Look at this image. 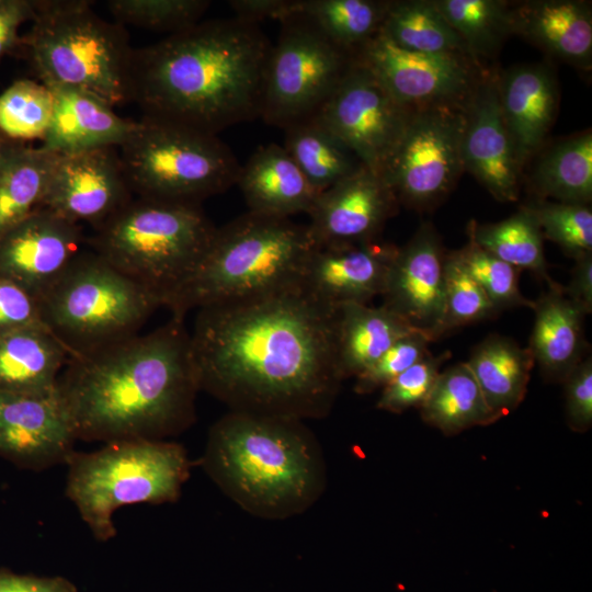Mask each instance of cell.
<instances>
[{
    "label": "cell",
    "instance_id": "40",
    "mask_svg": "<svg viewBox=\"0 0 592 592\" xmlns=\"http://www.w3.org/2000/svg\"><path fill=\"white\" fill-rule=\"evenodd\" d=\"M500 311L467 273L455 251L445 261L444 312L436 338L447 332L494 318Z\"/></svg>",
    "mask_w": 592,
    "mask_h": 592
},
{
    "label": "cell",
    "instance_id": "36",
    "mask_svg": "<svg viewBox=\"0 0 592 592\" xmlns=\"http://www.w3.org/2000/svg\"><path fill=\"white\" fill-rule=\"evenodd\" d=\"M471 61L492 58L512 33L511 4L501 0H433Z\"/></svg>",
    "mask_w": 592,
    "mask_h": 592
},
{
    "label": "cell",
    "instance_id": "10",
    "mask_svg": "<svg viewBox=\"0 0 592 592\" xmlns=\"http://www.w3.org/2000/svg\"><path fill=\"white\" fill-rule=\"evenodd\" d=\"M118 148L132 192L149 200L201 204L235 185L241 166L217 135L144 116Z\"/></svg>",
    "mask_w": 592,
    "mask_h": 592
},
{
    "label": "cell",
    "instance_id": "20",
    "mask_svg": "<svg viewBox=\"0 0 592 592\" xmlns=\"http://www.w3.org/2000/svg\"><path fill=\"white\" fill-rule=\"evenodd\" d=\"M464 171H469L500 202L520 195L522 168L503 121L498 77L480 78L465 111L462 138Z\"/></svg>",
    "mask_w": 592,
    "mask_h": 592
},
{
    "label": "cell",
    "instance_id": "34",
    "mask_svg": "<svg viewBox=\"0 0 592 592\" xmlns=\"http://www.w3.org/2000/svg\"><path fill=\"white\" fill-rule=\"evenodd\" d=\"M379 32L406 50L470 59L460 37L433 0L388 1Z\"/></svg>",
    "mask_w": 592,
    "mask_h": 592
},
{
    "label": "cell",
    "instance_id": "11",
    "mask_svg": "<svg viewBox=\"0 0 592 592\" xmlns=\"http://www.w3.org/2000/svg\"><path fill=\"white\" fill-rule=\"evenodd\" d=\"M263 82L260 118L282 129L314 117L354 62L300 11L280 22Z\"/></svg>",
    "mask_w": 592,
    "mask_h": 592
},
{
    "label": "cell",
    "instance_id": "32",
    "mask_svg": "<svg viewBox=\"0 0 592 592\" xmlns=\"http://www.w3.org/2000/svg\"><path fill=\"white\" fill-rule=\"evenodd\" d=\"M420 412L445 435L497 421L466 362L441 371Z\"/></svg>",
    "mask_w": 592,
    "mask_h": 592
},
{
    "label": "cell",
    "instance_id": "46",
    "mask_svg": "<svg viewBox=\"0 0 592 592\" xmlns=\"http://www.w3.org/2000/svg\"><path fill=\"white\" fill-rule=\"evenodd\" d=\"M42 326L46 327L38 299L20 285L0 278V333Z\"/></svg>",
    "mask_w": 592,
    "mask_h": 592
},
{
    "label": "cell",
    "instance_id": "27",
    "mask_svg": "<svg viewBox=\"0 0 592 592\" xmlns=\"http://www.w3.org/2000/svg\"><path fill=\"white\" fill-rule=\"evenodd\" d=\"M68 357L67 348L47 327L0 333V391L52 392Z\"/></svg>",
    "mask_w": 592,
    "mask_h": 592
},
{
    "label": "cell",
    "instance_id": "5",
    "mask_svg": "<svg viewBox=\"0 0 592 592\" xmlns=\"http://www.w3.org/2000/svg\"><path fill=\"white\" fill-rule=\"evenodd\" d=\"M307 225L247 212L216 228L202 261L168 299L172 316L300 285L316 248Z\"/></svg>",
    "mask_w": 592,
    "mask_h": 592
},
{
    "label": "cell",
    "instance_id": "39",
    "mask_svg": "<svg viewBox=\"0 0 592 592\" xmlns=\"http://www.w3.org/2000/svg\"><path fill=\"white\" fill-rule=\"evenodd\" d=\"M208 0H109L114 21L152 32L175 34L202 21L210 7Z\"/></svg>",
    "mask_w": 592,
    "mask_h": 592
},
{
    "label": "cell",
    "instance_id": "12",
    "mask_svg": "<svg viewBox=\"0 0 592 592\" xmlns=\"http://www.w3.org/2000/svg\"><path fill=\"white\" fill-rule=\"evenodd\" d=\"M467 104L413 111L382 175L399 205L430 209L454 187L464 171L462 138Z\"/></svg>",
    "mask_w": 592,
    "mask_h": 592
},
{
    "label": "cell",
    "instance_id": "6",
    "mask_svg": "<svg viewBox=\"0 0 592 592\" xmlns=\"http://www.w3.org/2000/svg\"><path fill=\"white\" fill-rule=\"evenodd\" d=\"M86 0H34L20 38L39 81L86 91L111 106L128 100L134 47L125 26L99 16Z\"/></svg>",
    "mask_w": 592,
    "mask_h": 592
},
{
    "label": "cell",
    "instance_id": "22",
    "mask_svg": "<svg viewBox=\"0 0 592 592\" xmlns=\"http://www.w3.org/2000/svg\"><path fill=\"white\" fill-rule=\"evenodd\" d=\"M504 124L523 169L542 147L558 107V86L545 64L515 66L498 77Z\"/></svg>",
    "mask_w": 592,
    "mask_h": 592
},
{
    "label": "cell",
    "instance_id": "17",
    "mask_svg": "<svg viewBox=\"0 0 592 592\" xmlns=\"http://www.w3.org/2000/svg\"><path fill=\"white\" fill-rule=\"evenodd\" d=\"M446 254L433 225L423 223L397 248L382 295V305L433 341L444 312Z\"/></svg>",
    "mask_w": 592,
    "mask_h": 592
},
{
    "label": "cell",
    "instance_id": "23",
    "mask_svg": "<svg viewBox=\"0 0 592 592\" xmlns=\"http://www.w3.org/2000/svg\"><path fill=\"white\" fill-rule=\"evenodd\" d=\"M512 33L550 56L588 70L592 65V10L579 0L511 4Z\"/></svg>",
    "mask_w": 592,
    "mask_h": 592
},
{
    "label": "cell",
    "instance_id": "52",
    "mask_svg": "<svg viewBox=\"0 0 592 592\" xmlns=\"http://www.w3.org/2000/svg\"><path fill=\"white\" fill-rule=\"evenodd\" d=\"M2 156V155H1Z\"/></svg>",
    "mask_w": 592,
    "mask_h": 592
},
{
    "label": "cell",
    "instance_id": "15",
    "mask_svg": "<svg viewBox=\"0 0 592 592\" xmlns=\"http://www.w3.org/2000/svg\"><path fill=\"white\" fill-rule=\"evenodd\" d=\"M118 151L100 147L60 153L39 208L94 227L132 200Z\"/></svg>",
    "mask_w": 592,
    "mask_h": 592
},
{
    "label": "cell",
    "instance_id": "19",
    "mask_svg": "<svg viewBox=\"0 0 592 592\" xmlns=\"http://www.w3.org/2000/svg\"><path fill=\"white\" fill-rule=\"evenodd\" d=\"M79 224L38 208L0 238V278L37 299L80 252Z\"/></svg>",
    "mask_w": 592,
    "mask_h": 592
},
{
    "label": "cell",
    "instance_id": "24",
    "mask_svg": "<svg viewBox=\"0 0 592 592\" xmlns=\"http://www.w3.org/2000/svg\"><path fill=\"white\" fill-rule=\"evenodd\" d=\"M54 107L42 147L70 153L100 147H119L136 129L138 121L117 115L99 98L65 86L48 87Z\"/></svg>",
    "mask_w": 592,
    "mask_h": 592
},
{
    "label": "cell",
    "instance_id": "47",
    "mask_svg": "<svg viewBox=\"0 0 592 592\" xmlns=\"http://www.w3.org/2000/svg\"><path fill=\"white\" fill-rule=\"evenodd\" d=\"M34 12V0H0V61L19 49V29L31 21Z\"/></svg>",
    "mask_w": 592,
    "mask_h": 592
},
{
    "label": "cell",
    "instance_id": "18",
    "mask_svg": "<svg viewBox=\"0 0 592 592\" xmlns=\"http://www.w3.org/2000/svg\"><path fill=\"white\" fill-rule=\"evenodd\" d=\"M398 206L385 180L363 166L319 193L307 226L317 246L374 241Z\"/></svg>",
    "mask_w": 592,
    "mask_h": 592
},
{
    "label": "cell",
    "instance_id": "13",
    "mask_svg": "<svg viewBox=\"0 0 592 592\" xmlns=\"http://www.w3.org/2000/svg\"><path fill=\"white\" fill-rule=\"evenodd\" d=\"M412 113L354 59L314 117L364 167L382 177L405 136Z\"/></svg>",
    "mask_w": 592,
    "mask_h": 592
},
{
    "label": "cell",
    "instance_id": "9",
    "mask_svg": "<svg viewBox=\"0 0 592 592\" xmlns=\"http://www.w3.org/2000/svg\"><path fill=\"white\" fill-rule=\"evenodd\" d=\"M38 303L45 326L69 356L136 334L162 306L94 251L79 252Z\"/></svg>",
    "mask_w": 592,
    "mask_h": 592
},
{
    "label": "cell",
    "instance_id": "29",
    "mask_svg": "<svg viewBox=\"0 0 592 592\" xmlns=\"http://www.w3.org/2000/svg\"><path fill=\"white\" fill-rule=\"evenodd\" d=\"M466 364L499 420L523 401L535 362L528 348L511 338L490 334L474 348Z\"/></svg>",
    "mask_w": 592,
    "mask_h": 592
},
{
    "label": "cell",
    "instance_id": "8",
    "mask_svg": "<svg viewBox=\"0 0 592 592\" xmlns=\"http://www.w3.org/2000/svg\"><path fill=\"white\" fill-rule=\"evenodd\" d=\"M66 496L99 542L116 535L113 514L124 505L179 499L190 476L185 448L167 440H122L76 452L67 464Z\"/></svg>",
    "mask_w": 592,
    "mask_h": 592
},
{
    "label": "cell",
    "instance_id": "41",
    "mask_svg": "<svg viewBox=\"0 0 592 592\" xmlns=\"http://www.w3.org/2000/svg\"><path fill=\"white\" fill-rule=\"evenodd\" d=\"M467 235V243L455 253L494 307L500 312L516 307L532 308L533 300L525 298L520 289L521 271L480 247Z\"/></svg>",
    "mask_w": 592,
    "mask_h": 592
},
{
    "label": "cell",
    "instance_id": "1",
    "mask_svg": "<svg viewBox=\"0 0 592 592\" xmlns=\"http://www.w3.org/2000/svg\"><path fill=\"white\" fill-rule=\"evenodd\" d=\"M338 314L301 285L197 309L190 335L200 389L232 411L327 417L343 380Z\"/></svg>",
    "mask_w": 592,
    "mask_h": 592
},
{
    "label": "cell",
    "instance_id": "30",
    "mask_svg": "<svg viewBox=\"0 0 592 592\" xmlns=\"http://www.w3.org/2000/svg\"><path fill=\"white\" fill-rule=\"evenodd\" d=\"M60 153L12 141L0 157V238L39 208Z\"/></svg>",
    "mask_w": 592,
    "mask_h": 592
},
{
    "label": "cell",
    "instance_id": "38",
    "mask_svg": "<svg viewBox=\"0 0 592 592\" xmlns=\"http://www.w3.org/2000/svg\"><path fill=\"white\" fill-rule=\"evenodd\" d=\"M53 94L41 81L20 79L0 94V133L12 141L43 140L53 117Z\"/></svg>",
    "mask_w": 592,
    "mask_h": 592
},
{
    "label": "cell",
    "instance_id": "48",
    "mask_svg": "<svg viewBox=\"0 0 592 592\" xmlns=\"http://www.w3.org/2000/svg\"><path fill=\"white\" fill-rule=\"evenodd\" d=\"M301 0H230L234 16L259 24L263 20H282L300 11Z\"/></svg>",
    "mask_w": 592,
    "mask_h": 592
},
{
    "label": "cell",
    "instance_id": "14",
    "mask_svg": "<svg viewBox=\"0 0 592 592\" xmlns=\"http://www.w3.org/2000/svg\"><path fill=\"white\" fill-rule=\"evenodd\" d=\"M354 59L395 100L412 111L444 105L464 106L481 78L468 58L406 50L380 32L354 53Z\"/></svg>",
    "mask_w": 592,
    "mask_h": 592
},
{
    "label": "cell",
    "instance_id": "16",
    "mask_svg": "<svg viewBox=\"0 0 592 592\" xmlns=\"http://www.w3.org/2000/svg\"><path fill=\"white\" fill-rule=\"evenodd\" d=\"M77 436L57 388L48 394L0 391V457L42 471L67 464Z\"/></svg>",
    "mask_w": 592,
    "mask_h": 592
},
{
    "label": "cell",
    "instance_id": "50",
    "mask_svg": "<svg viewBox=\"0 0 592 592\" xmlns=\"http://www.w3.org/2000/svg\"><path fill=\"white\" fill-rule=\"evenodd\" d=\"M565 295L581 307L587 315L592 311V253L574 260L571 277L562 286Z\"/></svg>",
    "mask_w": 592,
    "mask_h": 592
},
{
    "label": "cell",
    "instance_id": "4",
    "mask_svg": "<svg viewBox=\"0 0 592 592\" xmlns=\"http://www.w3.org/2000/svg\"><path fill=\"white\" fill-rule=\"evenodd\" d=\"M201 465L230 500L265 520L306 512L327 486L322 447L294 418L229 410L209 429Z\"/></svg>",
    "mask_w": 592,
    "mask_h": 592
},
{
    "label": "cell",
    "instance_id": "33",
    "mask_svg": "<svg viewBox=\"0 0 592 592\" xmlns=\"http://www.w3.org/2000/svg\"><path fill=\"white\" fill-rule=\"evenodd\" d=\"M283 147L318 192L356 172L362 162L315 117L284 129Z\"/></svg>",
    "mask_w": 592,
    "mask_h": 592
},
{
    "label": "cell",
    "instance_id": "45",
    "mask_svg": "<svg viewBox=\"0 0 592 592\" xmlns=\"http://www.w3.org/2000/svg\"><path fill=\"white\" fill-rule=\"evenodd\" d=\"M568 425L585 432L592 425V358L585 356L562 382Z\"/></svg>",
    "mask_w": 592,
    "mask_h": 592
},
{
    "label": "cell",
    "instance_id": "42",
    "mask_svg": "<svg viewBox=\"0 0 592 592\" xmlns=\"http://www.w3.org/2000/svg\"><path fill=\"white\" fill-rule=\"evenodd\" d=\"M544 239L558 244L573 260L592 253V210L589 205L536 198L525 205Z\"/></svg>",
    "mask_w": 592,
    "mask_h": 592
},
{
    "label": "cell",
    "instance_id": "26",
    "mask_svg": "<svg viewBox=\"0 0 592 592\" xmlns=\"http://www.w3.org/2000/svg\"><path fill=\"white\" fill-rule=\"evenodd\" d=\"M533 301L534 326L528 349L543 376L562 383L585 357L588 342L583 321L587 312L570 300L555 281Z\"/></svg>",
    "mask_w": 592,
    "mask_h": 592
},
{
    "label": "cell",
    "instance_id": "37",
    "mask_svg": "<svg viewBox=\"0 0 592 592\" xmlns=\"http://www.w3.org/2000/svg\"><path fill=\"white\" fill-rule=\"evenodd\" d=\"M388 1L301 0L307 15L331 41L355 53L382 27Z\"/></svg>",
    "mask_w": 592,
    "mask_h": 592
},
{
    "label": "cell",
    "instance_id": "31",
    "mask_svg": "<svg viewBox=\"0 0 592 592\" xmlns=\"http://www.w3.org/2000/svg\"><path fill=\"white\" fill-rule=\"evenodd\" d=\"M530 184L537 198L588 205L592 200V133L550 146L534 166Z\"/></svg>",
    "mask_w": 592,
    "mask_h": 592
},
{
    "label": "cell",
    "instance_id": "43",
    "mask_svg": "<svg viewBox=\"0 0 592 592\" xmlns=\"http://www.w3.org/2000/svg\"><path fill=\"white\" fill-rule=\"evenodd\" d=\"M449 357L448 351L440 355L429 353L382 388L376 407L391 413L420 408Z\"/></svg>",
    "mask_w": 592,
    "mask_h": 592
},
{
    "label": "cell",
    "instance_id": "28",
    "mask_svg": "<svg viewBox=\"0 0 592 592\" xmlns=\"http://www.w3.org/2000/svg\"><path fill=\"white\" fill-rule=\"evenodd\" d=\"M405 319L385 307L345 304L339 307L337 364L341 378L356 377L394 343L415 331Z\"/></svg>",
    "mask_w": 592,
    "mask_h": 592
},
{
    "label": "cell",
    "instance_id": "44",
    "mask_svg": "<svg viewBox=\"0 0 592 592\" xmlns=\"http://www.w3.org/2000/svg\"><path fill=\"white\" fill-rule=\"evenodd\" d=\"M433 340L429 334L415 330L394 343L375 363L355 377L354 390L371 394L426 356Z\"/></svg>",
    "mask_w": 592,
    "mask_h": 592
},
{
    "label": "cell",
    "instance_id": "35",
    "mask_svg": "<svg viewBox=\"0 0 592 592\" xmlns=\"http://www.w3.org/2000/svg\"><path fill=\"white\" fill-rule=\"evenodd\" d=\"M467 234L480 247L515 269L527 270L547 284L554 282L547 271L542 230L525 205L498 223L478 224L471 220Z\"/></svg>",
    "mask_w": 592,
    "mask_h": 592
},
{
    "label": "cell",
    "instance_id": "7",
    "mask_svg": "<svg viewBox=\"0 0 592 592\" xmlns=\"http://www.w3.org/2000/svg\"><path fill=\"white\" fill-rule=\"evenodd\" d=\"M94 228L93 251L164 306L197 267L217 227L200 204L138 197Z\"/></svg>",
    "mask_w": 592,
    "mask_h": 592
},
{
    "label": "cell",
    "instance_id": "51",
    "mask_svg": "<svg viewBox=\"0 0 592 592\" xmlns=\"http://www.w3.org/2000/svg\"><path fill=\"white\" fill-rule=\"evenodd\" d=\"M11 143L12 140L8 139L0 133V157Z\"/></svg>",
    "mask_w": 592,
    "mask_h": 592
},
{
    "label": "cell",
    "instance_id": "49",
    "mask_svg": "<svg viewBox=\"0 0 592 592\" xmlns=\"http://www.w3.org/2000/svg\"><path fill=\"white\" fill-rule=\"evenodd\" d=\"M0 592H78L77 587L64 577L19 574L0 569Z\"/></svg>",
    "mask_w": 592,
    "mask_h": 592
},
{
    "label": "cell",
    "instance_id": "25",
    "mask_svg": "<svg viewBox=\"0 0 592 592\" xmlns=\"http://www.w3.org/2000/svg\"><path fill=\"white\" fill-rule=\"evenodd\" d=\"M236 184L249 212L283 218L308 214L319 195L284 147L275 143L259 147L240 166Z\"/></svg>",
    "mask_w": 592,
    "mask_h": 592
},
{
    "label": "cell",
    "instance_id": "3",
    "mask_svg": "<svg viewBox=\"0 0 592 592\" xmlns=\"http://www.w3.org/2000/svg\"><path fill=\"white\" fill-rule=\"evenodd\" d=\"M271 46L259 24L201 21L134 48L128 100L144 117L218 135L260 117Z\"/></svg>",
    "mask_w": 592,
    "mask_h": 592
},
{
    "label": "cell",
    "instance_id": "2",
    "mask_svg": "<svg viewBox=\"0 0 592 592\" xmlns=\"http://www.w3.org/2000/svg\"><path fill=\"white\" fill-rule=\"evenodd\" d=\"M77 440H166L196 419L201 390L184 318L70 355L57 382Z\"/></svg>",
    "mask_w": 592,
    "mask_h": 592
},
{
    "label": "cell",
    "instance_id": "21",
    "mask_svg": "<svg viewBox=\"0 0 592 592\" xmlns=\"http://www.w3.org/2000/svg\"><path fill=\"white\" fill-rule=\"evenodd\" d=\"M397 248L380 239L316 246L300 285L316 299L332 307L368 304L384 294Z\"/></svg>",
    "mask_w": 592,
    "mask_h": 592
}]
</instances>
